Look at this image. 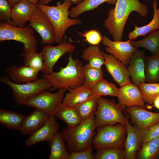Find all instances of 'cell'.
Masks as SVG:
<instances>
[{
    "label": "cell",
    "mask_w": 159,
    "mask_h": 159,
    "mask_svg": "<svg viewBox=\"0 0 159 159\" xmlns=\"http://www.w3.org/2000/svg\"><path fill=\"white\" fill-rule=\"evenodd\" d=\"M114 8L109 11L104 21V26L115 41L122 40L124 28L130 14L137 12L142 17L147 15L146 5L139 0H117Z\"/></svg>",
    "instance_id": "6da1fadb"
},
{
    "label": "cell",
    "mask_w": 159,
    "mask_h": 159,
    "mask_svg": "<svg viewBox=\"0 0 159 159\" xmlns=\"http://www.w3.org/2000/svg\"><path fill=\"white\" fill-rule=\"evenodd\" d=\"M97 128L95 115L82 120L73 127H67L62 130L63 138L69 152H77L91 148Z\"/></svg>",
    "instance_id": "7a4b0ae2"
},
{
    "label": "cell",
    "mask_w": 159,
    "mask_h": 159,
    "mask_svg": "<svg viewBox=\"0 0 159 159\" xmlns=\"http://www.w3.org/2000/svg\"><path fill=\"white\" fill-rule=\"evenodd\" d=\"M68 63L64 67H61L57 72L53 71L47 74H43L52 86L48 90L53 91L61 88L73 89L84 83L85 76L83 64L77 59H73L69 54Z\"/></svg>",
    "instance_id": "3957f363"
},
{
    "label": "cell",
    "mask_w": 159,
    "mask_h": 159,
    "mask_svg": "<svg viewBox=\"0 0 159 159\" xmlns=\"http://www.w3.org/2000/svg\"><path fill=\"white\" fill-rule=\"evenodd\" d=\"M72 4L69 0H64L62 3L58 1L56 6H48L39 2L37 4V7L45 14L52 23L54 29L57 43L63 41L64 36L69 28L82 23L79 19L69 17V8Z\"/></svg>",
    "instance_id": "277c9868"
},
{
    "label": "cell",
    "mask_w": 159,
    "mask_h": 159,
    "mask_svg": "<svg viewBox=\"0 0 159 159\" xmlns=\"http://www.w3.org/2000/svg\"><path fill=\"white\" fill-rule=\"evenodd\" d=\"M0 81L11 89L13 98L19 105H24L29 99L44 91L49 90L52 87L49 81L43 76L33 82L21 84L15 83L5 76L1 77Z\"/></svg>",
    "instance_id": "5b68a950"
},
{
    "label": "cell",
    "mask_w": 159,
    "mask_h": 159,
    "mask_svg": "<svg viewBox=\"0 0 159 159\" xmlns=\"http://www.w3.org/2000/svg\"><path fill=\"white\" fill-rule=\"evenodd\" d=\"M126 135V125L123 124L118 123L100 127L97 128L93 146L96 150L108 147L124 148Z\"/></svg>",
    "instance_id": "8992f818"
},
{
    "label": "cell",
    "mask_w": 159,
    "mask_h": 159,
    "mask_svg": "<svg viewBox=\"0 0 159 159\" xmlns=\"http://www.w3.org/2000/svg\"><path fill=\"white\" fill-rule=\"evenodd\" d=\"M98 103L95 114L97 128L117 123L126 125L127 117L123 114L125 110L123 107L117 103L114 100L103 98L101 96L98 97Z\"/></svg>",
    "instance_id": "52a82bcc"
},
{
    "label": "cell",
    "mask_w": 159,
    "mask_h": 159,
    "mask_svg": "<svg viewBox=\"0 0 159 159\" xmlns=\"http://www.w3.org/2000/svg\"><path fill=\"white\" fill-rule=\"evenodd\" d=\"M34 30L29 26L19 27L0 21V42L14 40L23 44V51L37 50V40Z\"/></svg>",
    "instance_id": "ba28073f"
},
{
    "label": "cell",
    "mask_w": 159,
    "mask_h": 159,
    "mask_svg": "<svg viewBox=\"0 0 159 159\" xmlns=\"http://www.w3.org/2000/svg\"><path fill=\"white\" fill-rule=\"evenodd\" d=\"M67 90L66 88H60L54 93L50 92L48 90L44 91L29 99L24 105L42 110L50 115L54 116Z\"/></svg>",
    "instance_id": "9c48e42d"
},
{
    "label": "cell",
    "mask_w": 159,
    "mask_h": 159,
    "mask_svg": "<svg viewBox=\"0 0 159 159\" xmlns=\"http://www.w3.org/2000/svg\"><path fill=\"white\" fill-rule=\"evenodd\" d=\"M28 26L40 35L42 44H52L55 42L54 27L47 15L38 7L33 14Z\"/></svg>",
    "instance_id": "30bf717a"
},
{
    "label": "cell",
    "mask_w": 159,
    "mask_h": 159,
    "mask_svg": "<svg viewBox=\"0 0 159 159\" xmlns=\"http://www.w3.org/2000/svg\"><path fill=\"white\" fill-rule=\"evenodd\" d=\"M57 46L47 45L43 47L42 52L44 59V67L42 71L43 74L53 72V68L59 59L65 54L72 53L75 46L67 41H62Z\"/></svg>",
    "instance_id": "8fae6325"
},
{
    "label": "cell",
    "mask_w": 159,
    "mask_h": 159,
    "mask_svg": "<svg viewBox=\"0 0 159 159\" xmlns=\"http://www.w3.org/2000/svg\"><path fill=\"white\" fill-rule=\"evenodd\" d=\"M131 40L125 41H112L106 36L102 37V43L106 46V52L112 54L126 66L129 65L132 54L137 49L131 44Z\"/></svg>",
    "instance_id": "7c38bea8"
},
{
    "label": "cell",
    "mask_w": 159,
    "mask_h": 159,
    "mask_svg": "<svg viewBox=\"0 0 159 159\" xmlns=\"http://www.w3.org/2000/svg\"><path fill=\"white\" fill-rule=\"evenodd\" d=\"M104 56L106 70L115 82L120 87L131 82L128 71L125 65L111 54L104 52Z\"/></svg>",
    "instance_id": "4fadbf2b"
},
{
    "label": "cell",
    "mask_w": 159,
    "mask_h": 159,
    "mask_svg": "<svg viewBox=\"0 0 159 159\" xmlns=\"http://www.w3.org/2000/svg\"><path fill=\"white\" fill-rule=\"evenodd\" d=\"M54 115H50L44 125L24 141V144L29 147L38 143H49L59 131L60 127Z\"/></svg>",
    "instance_id": "5bb4252c"
},
{
    "label": "cell",
    "mask_w": 159,
    "mask_h": 159,
    "mask_svg": "<svg viewBox=\"0 0 159 159\" xmlns=\"http://www.w3.org/2000/svg\"><path fill=\"white\" fill-rule=\"evenodd\" d=\"M125 110L129 115L131 123L141 130L159 121V113L148 111L143 107H126Z\"/></svg>",
    "instance_id": "9a60e30c"
},
{
    "label": "cell",
    "mask_w": 159,
    "mask_h": 159,
    "mask_svg": "<svg viewBox=\"0 0 159 159\" xmlns=\"http://www.w3.org/2000/svg\"><path fill=\"white\" fill-rule=\"evenodd\" d=\"M126 125L127 135L124 148L125 159H135L141 148L142 131L136 125H132L127 117Z\"/></svg>",
    "instance_id": "2e32d148"
},
{
    "label": "cell",
    "mask_w": 159,
    "mask_h": 159,
    "mask_svg": "<svg viewBox=\"0 0 159 159\" xmlns=\"http://www.w3.org/2000/svg\"><path fill=\"white\" fill-rule=\"evenodd\" d=\"M117 97L118 104L122 107H144L145 105V102L138 86L131 82L120 87Z\"/></svg>",
    "instance_id": "e0dca14e"
},
{
    "label": "cell",
    "mask_w": 159,
    "mask_h": 159,
    "mask_svg": "<svg viewBox=\"0 0 159 159\" xmlns=\"http://www.w3.org/2000/svg\"><path fill=\"white\" fill-rule=\"evenodd\" d=\"M37 7V4L28 0H22L15 4L11 9V25L19 27H24L29 21Z\"/></svg>",
    "instance_id": "ac0fdd59"
},
{
    "label": "cell",
    "mask_w": 159,
    "mask_h": 159,
    "mask_svg": "<svg viewBox=\"0 0 159 159\" xmlns=\"http://www.w3.org/2000/svg\"><path fill=\"white\" fill-rule=\"evenodd\" d=\"M145 52L137 49L132 54L127 68L132 83L138 86L141 83L145 82Z\"/></svg>",
    "instance_id": "d6986e66"
},
{
    "label": "cell",
    "mask_w": 159,
    "mask_h": 159,
    "mask_svg": "<svg viewBox=\"0 0 159 159\" xmlns=\"http://www.w3.org/2000/svg\"><path fill=\"white\" fill-rule=\"evenodd\" d=\"M49 116L47 112L36 109L30 115L26 116L20 131L23 135H32L44 125Z\"/></svg>",
    "instance_id": "ffe728a7"
},
{
    "label": "cell",
    "mask_w": 159,
    "mask_h": 159,
    "mask_svg": "<svg viewBox=\"0 0 159 159\" xmlns=\"http://www.w3.org/2000/svg\"><path fill=\"white\" fill-rule=\"evenodd\" d=\"M8 77L14 82L21 84L37 80L39 72L26 66L14 65L5 69Z\"/></svg>",
    "instance_id": "44dd1931"
},
{
    "label": "cell",
    "mask_w": 159,
    "mask_h": 159,
    "mask_svg": "<svg viewBox=\"0 0 159 159\" xmlns=\"http://www.w3.org/2000/svg\"><path fill=\"white\" fill-rule=\"evenodd\" d=\"M69 92L64 97L62 104L75 107L79 104L94 95L92 88L83 84L75 88L67 89Z\"/></svg>",
    "instance_id": "7402d4cb"
},
{
    "label": "cell",
    "mask_w": 159,
    "mask_h": 159,
    "mask_svg": "<svg viewBox=\"0 0 159 159\" xmlns=\"http://www.w3.org/2000/svg\"><path fill=\"white\" fill-rule=\"evenodd\" d=\"M156 0L152 3L153 15L151 21L148 24L143 26L138 27L134 24L135 28L129 33L128 38L129 40H135L140 36H146L147 34L159 29V8L157 7Z\"/></svg>",
    "instance_id": "603a6c76"
},
{
    "label": "cell",
    "mask_w": 159,
    "mask_h": 159,
    "mask_svg": "<svg viewBox=\"0 0 159 159\" xmlns=\"http://www.w3.org/2000/svg\"><path fill=\"white\" fill-rule=\"evenodd\" d=\"M25 117L17 112L0 108V123L8 129L20 131Z\"/></svg>",
    "instance_id": "cb8c5ba5"
},
{
    "label": "cell",
    "mask_w": 159,
    "mask_h": 159,
    "mask_svg": "<svg viewBox=\"0 0 159 159\" xmlns=\"http://www.w3.org/2000/svg\"><path fill=\"white\" fill-rule=\"evenodd\" d=\"M61 132H58L49 143V159H69L70 153Z\"/></svg>",
    "instance_id": "d4e9b609"
},
{
    "label": "cell",
    "mask_w": 159,
    "mask_h": 159,
    "mask_svg": "<svg viewBox=\"0 0 159 159\" xmlns=\"http://www.w3.org/2000/svg\"><path fill=\"white\" fill-rule=\"evenodd\" d=\"M54 116L64 121L70 127L78 125L82 121L75 107L66 106L62 103Z\"/></svg>",
    "instance_id": "484cf974"
},
{
    "label": "cell",
    "mask_w": 159,
    "mask_h": 159,
    "mask_svg": "<svg viewBox=\"0 0 159 159\" xmlns=\"http://www.w3.org/2000/svg\"><path fill=\"white\" fill-rule=\"evenodd\" d=\"M131 43L135 48H143L148 50L153 55L159 56V29L150 33L142 40H131Z\"/></svg>",
    "instance_id": "4316f807"
},
{
    "label": "cell",
    "mask_w": 159,
    "mask_h": 159,
    "mask_svg": "<svg viewBox=\"0 0 159 159\" xmlns=\"http://www.w3.org/2000/svg\"><path fill=\"white\" fill-rule=\"evenodd\" d=\"M82 58L88 62L91 66L100 69L105 63L104 52L98 45H91L83 50Z\"/></svg>",
    "instance_id": "83f0119b"
},
{
    "label": "cell",
    "mask_w": 159,
    "mask_h": 159,
    "mask_svg": "<svg viewBox=\"0 0 159 159\" xmlns=\"http://www.w3.org/2000/svg\"><path fill=\"white\" fill-rule=\"evenodd\" d=\"M117 0H84L77 6L72 7L69 11V16L76 19L83 13L92 11L100 4L106 2L114 4Z\"/></svg>",
    "instance_id": "f1b7e54d"
},
{
    "label": "cell",
    "mask_w": 159,
    "mask_h": 159,
    "mask_svg": "<svg viewBox=\"0 0 159 159\" xmlns=\"http://www.w3.org/2000/svg\"><path fill=\"white\" fill-rule=\"evenodd\" d=\"M145 73L146 81L148 83L159 81V56L152 55L145 57Z\"/></svg>",
    "instance_id": "f546056e"
},
{
    "label": "cell",
    "mask_w": 159,
    "mask_h": 159,
    "mask_svg": "<svg viewBox=\"0 0 159 159\" xmlns=\"http://www.w3.org/2000/svg\"><path fill=\"white\" fill-rule=\"evenodd\" d=\"M136 159H159V135L142 144Z\"/></svg>",
    "instance_id": "4dcf8cb0"
},
{
    "label": "cell",
    "mask_w": 159,
    "mask_h": 159,
    "mask_svg": "<svg viewBox=\"0 0 159 159\" xmlns=\"http://www.w3.org/2000/svg\"><path fill=\"white\" fill-rule=\"evenodd\" d=\"M37 51L33 50L23 51L20 54V56L23 58L24 65L39 72L43 69L44 59L42 52H38Z\"/></svg>",
    "instance_id": "1f68e13d"
},
{
    "label": "cell",
    "mask_w": 159,
    "mask_h": 159,
    "mask_svg": "<svg viewBox=\"0 0 159 159\" xmlns=\"http://www.w3.org/2000/svg\"><path fill=\"white\" fill-rule=\"evenodd\" d=\"M99 96L93 95L75 107L82 120L95 115L98 107Z\"/></svg>",
    "instance_id": "d6a6232c"
},
{
    "label": "cell",
    "mask_w": 159,
    "mask_h": 159,
    "mask_svg": "<svg viewBox=\"0 0 159 159\" xmlns=\"http://www.w3.org/2000/svg\"><path fill=\"white\" fill-rule=\"evenodd\" d=\"M94 95L117 97L119 88L114 84L103 78L91 88Z\"/></svg>",
    "instance_id": "836d02e7"
},
{
    "label": "cell",
    "mask_w": 159,
    "mask_h": 159,
    "mask_svg": "<svg viewBox=\"0 0 159 159\" xmlns=\"http://www.w3.org/2000/svg\"><path fill=\"white\" fill-rule=\"evenodd\" d=\"M85 76L83 84L92 88L103 78V72L102 69L90 66L88 63L83 66Z\"/></svg>",
    "instance_id": "e575fe53"
},
{
    "label": "cell",
    "mask_w": 159,
    "mask_h": 159,
    "mask_svg": "<svg viewBox=\"0 0 159 159\" xmlns=\"http://www.w3.org/2000/svg\"><path fill=\"white\" fill-rule=\"evenodd\" d=\"M144 101L148 104H153L155 99L159 96V83H140L138 86Z\"/></svg>",
    "instance_id": "d590c367"
},
{
    "label": "cell",
    "mask_w": 159,
    "mask_h": 159,
    "mask_svg": "<svg viewBox=\"0 0 159 159\" xmlns=\"http://www.w3.org/2000/svg\"><path fill=\"white\" fill-rule=\"evenodd\" d=\"M97 150L94 159H125L124 148L108 147Z\"/></svg>",
    "instance_id": "8d00e7d4"
},
{
    "label": "cell",
    "mask_w": 159,
    "mask_h": 159,
    "mask_svg": "<svg viewBox=\"0 0 159 159\" xmlns=\"http://www.w3.org/2000/svg\"><path fill=\"white\" fill-rule=\"evenodd\" d=\"M142 130L143 132L142 144L159 135V121Z\"/></svg>",
    "instance_id": "74e56055"
},
{
    "label": "cell",
    "mask_w": 159,
    "mask_h": 159,
    "mask_svg": "<svg viewBox=\"0 0 159 159\" xmlns=\"http://www.w3.org/2000/svg\"><path fill=\"white\" fill-rule=\"evenodd\" d=\"M12 8L6 0H0V20L11 24Z\"/></svg>",
    "instance_id": "f35d334b"
},
{
    "label": "cell",
    "mask_w": 159,
    "mask_h": 159,
    "mask_svg": "<svg viewBox=\"0 0 159 159\" xmlns=\"http://www.w3.org/2000/svg\"><path fill=\"white\" fill-rule=\"evenodd\" d=\"M81 36L85 38V41L91 45H97L102 41V37L97 30L92 29L84 33L79 32Z\"/></svg>",
    "instance_id": "ab89813d"
},
{
    "label": "cell",
    "mask_w": 159,
    "mask_h": 159,
    "mask_svg": "<svg viewBox=\"0 0 159 159\" xmlns=\"http://www.w3.org/2000/svg\"><path fill=\"white\" fill-rule=\"evenodd\" d=\"M93 146L85 150L77 152H69V159H94V154L92 153Z\"/></svg>",
    "instance_id": "60d3db41"
},
{
    "label": "cell",
    "mask_w": 159,
    "mask_h": 159,
    "mask_svg": "<svg viewBox=\"0 0 159 159\" xmlns=\"http://www.w3.org/2000/svg\"><path fill=\"white\" fill-rule=\"evenodd\" d=\"M52 0H40L39 2L41 3L45 4L47 5L49 3L51 2ZM72 3L74 4H78L84 0H69Z\"/></svg>",
    "instance_id": "b9f144b4"
},
{
    "label": "cell",
    "mask_w": 159,
    "mask_h": 159,
    "mask_svg": "<svg viewBox=\"0 0 159 159\" xmlns=\"http://www.w3.org/2000/svg\"><path fill=\"white\" fill-rule=\"evenodd\" d=\"M9 3V4L10 5V6L12 8L13 6L16 3H17L22 0H6Z\"/></svg>",
    "instance_id": "7bdbcfd3"
},
{
    "label": "cell",
    "mask_w": 159,
    "mask_h": 159,
    "mask_svg": "<svg viewBox=\"0 0 159 159\" xmlns=\"http://www.w3.org/2000/svg\"><path fill=\"white\" fill-rule=\"evenodd\" d=\"M153 104L156 108L159 109V96L155 99Z\"/></svg>",
    "instance_id": "ee69618b"
},
{
    "label": "cell",
    "mask_w": 159,
    "mask_h": 159,
    "mask_svg": "<svg viewBox=\"0 0 159 159\" xmlns=\"http://www.w3.org/2000/svg\"><path fill=\"white\" fill-rule=\"evenodd\" d=\"M30 2L35 4H37L38 2H39V0H28Z\"/></svg>",
    "instance_id": "f6af8a7d"
},
{
    "label": "cell",
    "mask_w": 159,
    "mask_h": 159,
    "mask_svg": "<svg viewBox=\"0 0 159 159\" xmlns=\"http://www.w3.org/2000/svg\"><path fill=\"white\" fill-rule=\"evenodd\" d=\"M158 82L159 83V81Z\"/></svg>",
    "instance_id": "bcb514c9"
}]
</instances>
